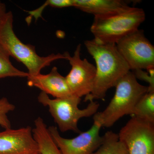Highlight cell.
I'll use <instances>...</instances> for the list:
<instances>
[{
    "mask_svg": "<svg viewBox=\"0 0 154 154\" xmlns=\"http://www.w3.org/2000/svg\"><path fill=\"white\" fill-rule=\"evenodd\" d=\"M34 154H42L41 153V152H39H39H36V153H35Z\"/></svg>",
    "mask_w": 154,
    "mask_h": 154,
    "instance_id": "obj_21",
    "label": "cell"
},
{
    "mask_svg": "<svg viewBox=\"0 0 154 154\" xmlns=\"http://www.w3.org/2000/svg\"><path fill=\"white\" fill-rule=\"evenodd\" d=\"M7 12L5 5L0 1V23Z\"/></svg>",
    "mask_w": 154,
    "mask_h": 154,
    "instance_id": "obj_20",
    "label": "cell"
},
{
    "mask_svg": "<svg viewBox=\"0 0 154 154\" xmlns=\"http://www.w3.org/2000/svg\"><path fill=\"white\" fill-rule=\"evenodd\" d=\"M73 7L99 17L121 14L132 8L121 0H73Z\"/></svg>",
    "mask_w": 154,
    "mask_h": 154,
    "instance_id": "obj_12",
    "label": "cell"
},
{
    "mask_svg": "<svg viewBox=\"0 0 154 154\" xmlns=\"http://www.w3.org/2000/svg\"><path fill=\"white\" fill-rule=\"evenodd\" d=\"M115 87V94L108 106L94 115V120L98 122L102 127H110L122 116L131 115L138 102L148 91V86L140 84L130 71Z\"/></svg>",
    "mask_w": 154,
    "mask_h": 154,
    "instance_id": "obj_3",
    "label": "cell"
},
{
    "mask_svg": "<svg viewBox=\"0 0 154 154\" xmlns=\"http://www.w3.org/2000/svg\"><path fill=\"white\" fill-rule=\"evenodd\" d=\"M39 152L30 126L0 132V154H34Z\"/></svg>",
    "mask_w": 154,
    "mask_h": 154,
    "instance_id": "obj_10",
    "label": "cell"
},
{
    "mask_svg": "<svg viewBox=\"0 0 154 154\" xmlns=\"http://www.w3.org/2000/svg\"><path fill=\"white\" fill-rule=\"evenodd\" d=\"M100 146L92 154H129L126 146L119 139L118 134L108 131L102 136Z\"/></svg>",
    "mask_w": 154,
    "mask_h": 154,
    "instance_id": "obj_14",
    "label": "cell"
},
{
    "mask_svg": "<svg viewBox=\"0 0 154 154\" xmlns=\"http://www.w3.org/2000/svg\"><path fill=\"white\" fill-rule=\"evenodd\" d=\"M85 45L96 63V74L93 91L85 96V102L105 100L107 91L115 87L130 71L128 65L119 52L116 44L86 40Z\"/></svg>",
    "mask_w": 154,
    "mask_h": 154,
    "instance_id": "obj_1",
    "label": "cell"
},
{
    "mask_svg": "<svg viewBox=\"0 0 154 154\" xmlns=\"http://www.w3.org/2000/svg\"><path fill=\"white\" fill-rule=\"evenodd\" d=\"M116 45L130 70L154 68V47L143 30H135L119 39Z\"/></svg>",
    "mask_w": 154,
    "mask_h": 154,
    "instance_id": "obj_6",
    "label": "cell"
},
{
    "mask_svg": "<svg viewBox=\"0 0 154 154\" xmlns=\"http://www.w3.org/2000/svg\"><path fill=\"white\" fill-rule=\"evenodd\" d=\"M32 131L33 137L38 144L39 152L42 154H62L41 117H37L35 119Z\"/></svg>",
    "mask_w": 154,
    "mask_h": 154,
    "instance_id": "obj_13",
    "label": "cell"
},
{
    "mask_svg": "<svg viewBox=\"0 0 154 154\" xmlns=\"http://www.w3.org/2000/svg\"><path fill=\"white\" fill-rule=\"evenodd\" d=\"M81 48L82 45H78L73 56L68 57L72 68L65 77L72 94L80 98L93 91L96 74V66L86 59L81 58Z\"/></svg>",
    "mask_w": 154,
    "mask_h": 154,
    "instance_id": "obj_9",
    "label": "cell"
},
{
    "mask_svg": "<svg viewBox=\"0 0 154 154\" xmlns=\"http://www.w3.org/2000/svg\"><path fill=\"white\" fill-rule=\"evenodd\" d=\"M27 79V84L29 87H36L42 92L55 98H66L73 95L65 77L59 73L56 67H54L48 74L40 73L35 76L28 77Z\"/></svg>",
    "mask_w": 154,
    "mask_h": 154,
    "instance_id": "obj_11",
    "label": "cell"
},
{
    "mask_svg": "<svg viewBox=\"0 0 154 154\" xmlns=\"http://www.w3.org/2000/svg\"><path fill=\"white\" fill-rule=\"evenodd\" d=\"M49 6L56 8L73 7V0H48Z\"/></svg>",
    "mask_w": 154,
    "mask_h": 154,
    "instance_id": "obj_19",
    "label": "cell"
},
{
    "mask_svg": "<svg viewBox=\"0 0 154 154\" xmlns=\"http://www.w3.org/2000/svg\"><path fill=\"white\" fill-rule=\"evenodd\" d=\"M145 19L143 9L132 8L121 14L94 17L91 31L96 42L116 44L122 37L138 29Z\"/></svg>",
    "mask_w": 154,
    "mask_h": 154,
    "instance_id": "obj_4",
    "label": "cell"
},
{
    "mask_svg": "<svg viewBox=\"0 0 154 154\" xmlns=\"http://www.w3.org/2000/svg\"><path fill=\"white\" fill-rule=\"evenodd\" d=\"M10 55L0 45V79L8 77L28 78L29 74L16 68L10 61Z\"/></svg>",
    "mask_w": 154,
    "mask_h": 154,
    "instance_id": "obj_16",
    "label": "cell"
},
{
    "mask_svg": "<svg viewBox=\"0 0 154 154\" xmlns=\"http://www.w3.org/2000/svg\"><path fill=\"white\" fill-rule=\"evenodd\" d=\"M13 14L7 12L0 23V45L12 57L22 63L28 70L29 77L40 74L42 69L50 65L54 61L59 59L67 60L69 54H51L46 57L37 54L35 47L22 42L14 32Z\"/></svg>",
    "mask_w": 154,
    "mask_h": 154,
    "instance_id": "obj_2",
    "label": "cell"
},
{
    "mask_svg": "<svg viewBox=\"0 0 154 154\" xmlns=\"http://www.w3.org/2000/svg\"><path fill=\"white\" fill-rule=\"evenodd\" d=\"M118 135L129 154H154V124L131 116Z\"/></svg>",
    "mask_w": 154,
    "mask_h": 154,
    "instance_id": "obj_7",
    "label": "cell"
},
{
    "mask_svg": "<svg viewBox=\"0 0 154 154\" xmlns=\"http://www.w3.org/2000/svg\"><path fill=\"white\" fill-rule=\"evenodd\" d=\"M15 109V105L10 103L7 98L3 97L0 99V126L5 129L11 128L8 114Z\"/></svg>",
    "mask_w": 154,
    "mask_h": 154,
    "instance_id": "obj_17",
    "label": "cell"
},
{
    "mask_svg": "<svg viewBox=\"0 0 154 154\" xmlns=\"http://www.w3.org/2000/svg\"><path fill=\"white\" fill-rule=\"evenodd\" d=\"M102 125L94 121L87 131L81 132L73 138H65L61 136L57 127L48 128L51 136L62 154H92L100 146L102 136L99 134Z\"/></svg>",
    "mask_w": 154,
    "mask_h": 154,
    "instance_id": "obj_8",
    "label": "cell"
},
{
    "mask_svg": "<svg viewBox=\"0 0 154 154\" xmlns=\"http://www.w3.org/2000/svg\"><path fill=\"white\" fill-rule=\"evenodd\" d=\"M133 73L137 79L144 81L148 83V91H154V68L149 69L147 72L138 69L133 70Z\"/></svg>",
    "mask_w": 154,
    "mask_h": 154,
    "instance_id": "obj_18",
    "label": "cell"
},
{
    "mask_svg": "<svg viewBox=\"0 0 154 154\" xmlns=\"http://www.w3.org/2000/svg\"><path fill=\"white\" fill-rule=\"evenodd\" d=\"M131 115L154 124V91H148L141 97Z\"/></svg>",
    "mask_w": 154,
    "mask_h": 154,
    "instance_id": "obj_15",
    "label": "cell"
},
{
    "mask_svg": "<svg viewBox=\"0 0 154 154\" xmlns=\"http://www.w3.org/2000/svg\"><path fill=\"white\" fill-rule=\"evenodd\" d=\"M38 101L43 106L48 107L50 113L62 132L72 131L80 134L81 131L78 125L79 120L96 114L100 105L97 102L91 101L86 108L80 109L78 107L81 102L79 97L73 95L66 98L51 99L42 91L38 95Z\"/></svg>",
    "mask_w": 154,
    "mask_h": 154,
    "instance_id": "obj_5",
    "label": "cell"
}]
</instances>
